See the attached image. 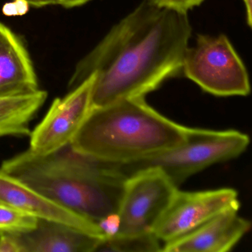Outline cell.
I'll list each match as a JSON object with an SVG mask.
<instances>
[{
  "label": "cell",
  "instance_id": "1",
  "mask_svg": "<svg viewBox=\"0 0 252 252\" xmlns=\"http://www.w3.org/2000/svg\"><path fill=\"white\" fill-rule=\"evenodd\" d=\"M191 34L187 14L144 0L79 61L67 88L95 73L93 108L145 97L182 73Z\"/></svg>",
  "mask_w": 252,
  "mask_h": 252
},
{
  "label": "cell",
  "instance_id": "2",
  "mask_svg": "<svg viewBox=\"0 0 252 252\" xmlns=\"http://www.w3.org/2000/svg\"><path fill=\"white\" fill-rule=\"evenodd\" d=\"M1 169L96 223L118 213L126 180L108 163L75 151L70 144L47 155L29 149L4 160Z\"/></svg>",
  "mask_w": 252,
  "mask_h": 252
},
{
  "label": "cell",
  "instance_id": "3",
  "mask_svg": "<svg viewBox=\"0 0 252 252\" xmlns=\"http://www.w3.org/2000/svg\"><path fill=\"white\" fill-rule=\"evenodd\" d=\"M187 131L150 107L144 97H133L92 108L70 145L100 161L122 164L183 144Z\"/></svg>",
  "mask_w": 252,
  "mask_h": 252
},
{
  "label": "cell",
  "instance_id": "4",
  "mask_svg": "<svg viewBox=\"0 0 252 252\" xmlns=\"http://www.w3.org/2000/svg\"><path fill=\"white\" fill-rule=\"evenodd\" d=\"M250 138L240 131L187 127L183 144L144 158L113 168L124 178L146 169L163 172L177 187L212 165L235 158L249 147Z\"/></svg>",
  "mask_w": 252,
  "mask_h": 252
},
{
  "label": "cell",
  "instance_id": "5",
  "mask_svg": "<svg viewBox=\"0 0 252 252\" xmlns=\"http://www.w3.org/2000/svg\"><path fill=\"white\" fill-rule=\"evenodd\" d=\"M182 73L205 92L216 96H246L251 92L245 64L224 34H200L188 48Z\"/></svg>",
  "mask_w": 252,
  "mask_h": 252
},
{
  "label": "cell",
  "instance_id": "6",
  "mask_svg": "<svg viewBox=\"0 0 252 252\" xmlns=\"http://www.w3.org/2000/svg\"><path fill=\"white\" fill-rule=\"evenodd\" d=\"M178 189L157 169L138 171L126 178L118 211V234L153 232Z\"/></svg>",
  "mask_w": 252,
  "mask_h": 252
},
{
  "label": "cell",
  "instance_id": "7",
  "mask_svg": "<svg viewBox=\"0 0 252 252\" xmlns=\"http://www.w3.org/2000/svg\"><path fill=\"white\" fill-rule=\"evenodd\" d=\"M95 74L53 101L42 122L30 134V150L39 155L54 153L73 141L93 108Z\"/></svg>",
  "mask_w": 252,
  "mask_h": 252
},
{
  "label": "cell",
  "instance_id": "8",
  "mask_svg": "<svg viewBox=\"0 0 252 252\" xmlns=\"http://www.w3.org/2000/svg\"><path fill=\"white\" fill-rule=\"evenodd\" d=\"M238 193L234 189L184 191L177 189L167 209L153 229L160 241L178 238L216 215L239 210Z\"/></svg>",
  "mask_w": 252,
  "mask_h": 252
},
{
  "label": "cell",
  "instance_id": "9",
  "mask_svg": "<svg viewBox=\"0 0 252 252\" xmlns=\"http://www.w3.org/2000/svg\"><path fill=\"white\" fill-rule=\"evenodd\" d=\"M0 203L11 206L38 219L61 222L87 234L104 239L96 222L52 201L1 169Z\"/></svg>",
  "mask_w": 252,
  "mask_h": 252
},
{
  "label": "cell",
  "instance_id": "10",
  "mask_svg": "<svg viewBox=\"0 0 252 252\" xmlns=\"http://www.w3.org/2000/svg\"><path fill=\"white\" fill-rule=\"evenodd\" d=\"M251 227L250 221L240 217L238 210L225 211L187 234L166 242L161 252H230Z\"/></svg>",
  "mask_w": 252,
  "mask_h": 252
},
{
  "label": "cell",
  "instance_id": "11",
  "mask_svg": "<svg viewBox=\"0 0 252 252\" xmlns=\"http://www.w3.org/2000/svg\"><path fill=\"white\" fill-rule=\"evenodd\" d=\"M39 90L37 76L24 44L0 23V98L33 94Z\"/></svg>",
  "mask_w": 252,
  "mask_h": 252
},
{
  "label": "cell",
  "instance_id": "12",
  "mask_svg": "<svg viewBox=\"0 0 252 252\" xmlns=\"http://www.w3.org/2000/svg\"><path fill=\"white\" fill-rule=\"evenodd\" d=\"M12 235L20 252H95L104 240L66 224L44 219L38 220L32 231Z\"/></svg>",
  "mask_w": 252,
  "mask_h": 252
},
{
  "label": "cell",
  "instance_id": "13",
  "mask_svg": "<svg viewBox=\"0 0 252 252\" xmlns=\"http://www.w3.org/2000/svg\"><path fill=\"white\" fill-rule=\"evenodd\" d=\"M48 98L46 91L0 98V137L30 135V123Z\"/></svg>",
  "mask_w": 252,
  "mask_h": 252
},
{
  "label": "cell",
  "instance_id": "14",
  "mask_svg": "<svg viewBox=\"0 0 252 252\" xmlns=\"http://www.w3.org/2000/svg\"><path fill=\"white\" fill-rule=\"evenodd\" d=\"M160 241L154 233L139 234H117L104 239L97 252H161Z\"/></svg>",
  "mask_w": 252,
  "mask_h": 252
},
{
  "label": "cell",
  "instance_id": "15",
  "mask_svg": "<svg viewBox=\"0 0 252 252\" xmlns=\"http://www.w3.org/2000/svg\"><path fill=\"white\" fill-rule=\"evenodd\" d=\"M38 218L0 203V232L23 233L37 225Z\"/></svg>",
  "mask_w": 252,
  "mask_h": 252
},
{
  "label": "cell",
  "instance_id": "16",
  "mask_svg": "<svg viewBox=\"0 0 252 252\" xmlns=\"http://www.w3.org/2000/svg\"><path fill=\"white\" fill-rule=\"evenodd\" d=\"M155 6L187 14L189 10L199 6L204 0H147Z\"/></svg>",
  "mask_w": 252,
  "mask_h": 252
},
{
  "label": "cell",
  "instance_id": "17",
  "mask_svg": "<svg viewBox=\"0 0 252 252\" xmlns=\"http://www.w3.org/2000/svg\"><path fill=\"white\" fill-rule=\"evenodd\" d=\"M97 225L102 232L104 239L116 235L119 232L121 225L119 214L113 213L107 215L98 220Z\"/></svg>",
  "mask_w": 252,
  "mask_h": 252
},
{
  "label": "cell",
  "instance_id": "18",
  "mask_svg": "<svg viewBox=\"0 0 252 252\" xmlns=\"http://www.w3.org/2000/svg\"><path fill=\"white\" fill-rule=\"evenodd\" d=\"M29 5L26 0H14V2L4 5V14L7 16L24 15L29 11Z\"/></svg>",
  "mask_w": 252,
  "mask_h": 252
},
{
  "label": "cell",
  "instance_id": "19",
  "mask_svg": "<svg viewBox=\"0 0 252 252\" xmlns=\"http://www.w3.org/2000/svg\"><path fill=\"white\" fill-rule=\"evenodd\" d=\"M0 252H20L18 245L11 233L0 232Z\"/></svg>",
  "mask_w": 252,
  "mask_h": 252
},
{
  "label": "cell",
  "instance_id": "20",
  "mask_svg": "<svg viewBox=\"0 0 252 252\" xmlns=\"http://www.w3.org/2000/svg\"><path fill=\"white\" fill-rule=\"evenodd\" d=\"M91 0H58V5L66 8H75L85 5Z\"/></svg>",
  "mask_w": 252,
  "mask_h": 252
},
{
  "label": "cell",
  "instance_id": "21",
  "mask_svg": "<svg viewBox=\"0 0 252 252\" xmlns=\"http://www.w3.org/2000/svg\"><path fill=\"white\" fill-rule=\"evenodd\" d=\"M26 1L29 5L35 8L58 5V0H26Z\"/></svg>",
  "mask_w": 252,
  "mask_h": 252
},
{
  "label": "cell",
  "instance_id": "22",
  "mask_svg": "<svg viewBox=\"0 0 252 252\" xmlns=\"http://www.w3.org/2000/svg\"><path fill=\"white\" fill-rule=\"evenodd\" d=\"M243 2L245 4L246 11V19H247L248 26H250L252 24V0H243Z\"/></svg>",
  "mask_w": 252,
  "mask_h": 252
}]
</instances>
